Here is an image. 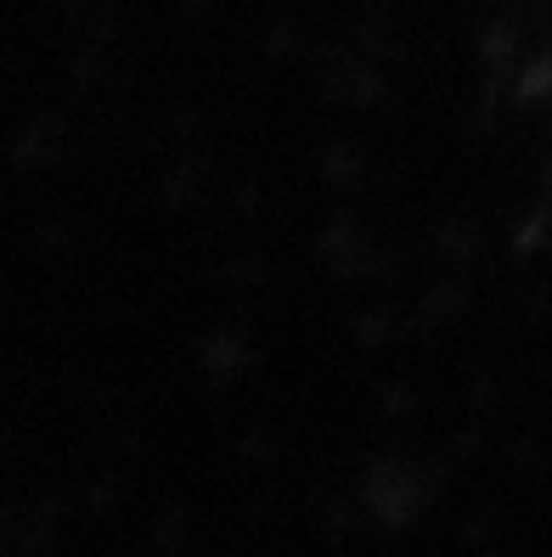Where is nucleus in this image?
Instances as JSON below:
<instances>
[]
</instances>
